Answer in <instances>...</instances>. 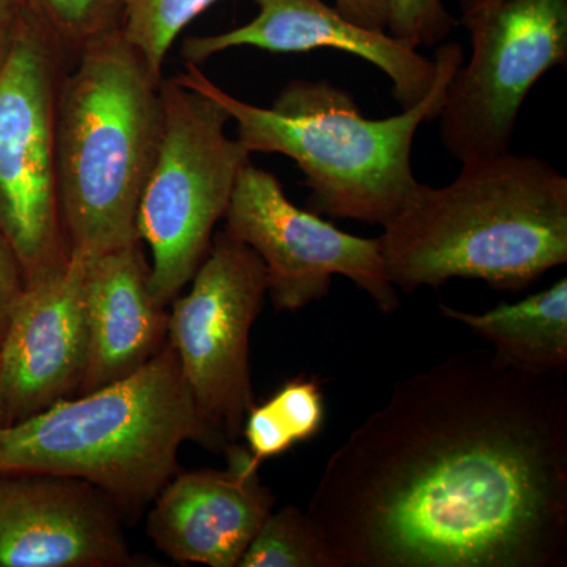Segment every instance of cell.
<instances>
[{"instance_id": "7a4b0ae2", "label": "cell", "mask_w": 567, "mask_h": 567, "mask_svg": "<svg viewBox=\"0 0 567 567\" xmlns=\"http://www.w3.org/2000/svg\"><path fill=\"white\" fill-rule=\"evenodd\" d=\"M379 244L405 293L454 278L527 289L567 262V178L546 159L511 152L462 163L445 186L421 183Z\"/></svg>"}, {"instance_id": "8fae6325", "label": "cell", "mask_w": 567, "mask_h": 567, "mask_svg": "<svg viewBox=\"0 0 567 567\" xmlns=\"http://www.w3.org/2000/svg\"><path fill=\"white\" fill-rule=\"evenodd\" d=\"M118 509L78 477L0 475V567L128 566Z\"/></svg>"}, {"instance_id": "9a60e30c", "label": "cell", "mask_w": 567, "mask_h": 567, "mask_svg": "<svg viewBox=\"0 0 567 567\" xmlns=\"http://www.w3.org/2000/svg\"><path fill=\"white\" fill-rule=\"evenodd\" d=\"M87 361L78 393L133 374L167 344L166 306L151 287L141 241L85 259Z\"/></svg>"}, {"instance_id": "603a6c76", "label": "cell", "mask_w": 567, "mask_h": 567, "mask_svg": "<svg viewBox=\"0 0 567 567\" xmlns=\"http://www.w3.org/2000/svg\"><path fill=\"white\" fill-rule=\"evenodd\" d=\"M334 7L363 28L386 31L388 0H334Z\"/></svg>"}, {"instance_id": "cb8c5ba5", "label": "cell", "mask_w": 567, "mask_h": 567, "mask_svg": "<svg viewBox=\"0 0 567 567\" xmlns=\"http://www.w3.org/2000/svg\"><path fill=\"white\" fill-rule=\"evenodd\" d=\"M22 17L24 7L21 0H0V71L9 59Z\"/></svg>"}, {"instance_id": "2e32d148", "label": "cell", "mask_w": 567, "mask_h": 567, "mask_svg": "<svg viewBox=\"0 0 567 567\" xmlns=\"http://www.w3.org/2000/svg\"><path fill=\"white\" fill-rule=\"evenodd\" d=\"M447 319L464 323L506 360L540 372L567 371V279L513 305L483 315L440 306Z\"/></svg>"}, {"instance_id": "d6986e66", "label": "cell", "mask_w": 567, "mask_h": 567, "mask_svg": "<svg viewBox=\"0 0 567 567\" xmlns=\"http://www.w3.org/2000/svg\"><path fill=\"white\" fill-rule=\"evenodd\" d=\"M218 0H122L121 31L148 69L163 78L174 41Z\"/></svg>"}, {"instance_id": "484cf974", "label": "cell", "mask_w": 567, "mask_h": 567, "mask_svg": "<svg viewBox=\"0 0 567 567\" xmlns=\"http://www.w3.org/2000/svg\"><path fill=\"white\" fill-rule=\"evenodd\" d=\"M7 423L6 402H3L2 383H0V425Z\"/></svg>"}, {"instance_id": "6da1fadb", "label": "cell", "mask_w": 567, "mask_h": 567, "mask_svg": "<svg viewBox=\"0 0 567 567\" xmlns=\"http://www.w3.org/2000/svg\"><path fill=\"white\" fill-rule=\"evenodd\" d=\"M306 513L339 567L566 566L565 374L481 349L406 377Z\"/></svg>"}, {"instance_id": "30bf717a", "label": "cell", "mask_w": 567, "mask_h": 567, "mask_svg": "<svg viewBox=\"0 0 567 567\" xmlns=\"http://www.w3.org/2000/svg\"><path fill=\"white\" fill-rule=\"evenodd\" d=\"M224 230L262 260L268 293L278 311H298L330 292L333 276L364 290L383 315L399 298L386 274L379 238H361L297 207L275 174L251 162L238 175Z\"/></svg>"}, {"instance_id": "3957f363", "label": "cell", "mask_w": 567, "mask_h": 567, "mask_svg": "<svg viewBox=\"0 0 567 567\" xmlns=\"http://www.w3.org/2000/svg\"><path fill=\"white\" fill-rule=\"evenodd\" d=\"M436 76L427 95L393 117L368 118L352 93L327 80H292L270 107L230 95L188 63L175 80L221 104L249 153H278L305 175L309 210L339 219L393 221L415 196L413 141L440 117L451 78L465 61L457 43L436 48Z\"/></svg>"}, {"instance_id": "ba28073f", "label": "cell", "mask_w": 567, "mask_h": 567, "mask_svg": "<svg viewBox=\"0 0 567 567\" xmlns=\"http://www.w3.org/2000/svg\"><path fill=\"white\" fill-rule=\"evenodd\" d=\"M472 55L440 112L443 147L461 163L509 152L518 112L547 71L567 63V0H502L462 17Z\"/></svg>"}, {"instance_id": "5b68a950", "label": "cell", "mask_w": 567, "mask_h": 567, "mask_svg": "<svg viewBox=\"0 0 567 567\" xmlns=\"http://www.w3.org/2000/svg\"><path fill=\"white\" fill-rule=\"evenodd\" d=\"M186 442L221 445L194 404L167 342L133 374L0 425V475L78 477L118 507L136 509L177 473Z\"/></svg>"}, {"instance_id": "52a82bcc", "label": "cell", "mask_w": 567, "mask_h": 567, "mask_svg": "<svg viewBox=\"0 0 567 567\" xmlns=\"http://www.w3.org/2000/svg\"><path fill=\"white\" fill-rule=\"evenodd\" d=\"M71 58L24 11L0 71V234L25 282L69 260L59 200L58 99Z\"/></svg>"}, {"instance_id": "8992f818", "label": "cell", "mask_w": 567, "mask_h": 567, "mask_svg": "<svg viewBox=\"0 0 567 567\" xmlns=\"http://www.w3.org/2000/svg\"><path fill=\"white\" fill-rule=\"evenodd\" d=\"M164 132L145 183L136 229L152 254L151 287L167 306L192 281L212 248L238 175L251 153L227 134L229 114L175 78L163 80Z\"/></svg>"}, {"instance_id": "7c38bea8", "label": "cell", "mask_w": 567, "mask_h": 567, "mask_svg": "<svg viewBox=\"0 0 567 567\" xmlns=\"http://www.w3.org/2000/svg\"><path fill=\"white\" fill-rule=\"evenodd\" d=\"M84 257L25 282L0 342L7 423H17L80 390L87 361Z\"/></svg>"}, {"instance_id": "277c9868", "label": "cell", "mask_w": 567, "mask_h": 567, "mask_svg": "<svg viewBox=\"0 0 567 567\" xmlns=\"http://www.w3.org/2000/svg\"><path fill=\"white\" fill-rule=\"evenodd\" d=\"M162 84L121 28L85 44L66 66L55 152L71 254L92 259L140 241L137 208L164 132Z\"/></svg>"}, {"instance_id": "9c48e42d", "label": "cell", "mask_w": 567, "mask_h": 567, "mask_svg": "<svg viewBox=\"0 0 567 567\" xmlns=\"http://www.w3.org/2000/svg\"><path fill=\"white\" fill-rule=\"evenodd\" d=\"M192 289L174 300L167 339L204 423L221 442L241 435L252 409L249 334L268 293L262 260L221 230Z\"/></svg>"}, {"instance_id": "4fadbf2b", "label": "cell", "mask_w": 567, "mask_h": 567, "mask_svg": "<svg viewBox=\"0 0 567 567\" xmlns=\"http://www.w3.org/2000/svg\"><path fill=\"white\" fill-rule=\"evenodd\" d=\"M227 470L177 473L156 495L147 533L175 561L237 567L275 506L248 450L229 446Z\"/></svg>"}, {"instance_id": "7402d4cb", "label": "cell", "mask_w": 567, "mask_h": 567, "mask_svg": "<svg viewBox=\"0 0 567 567\" xmlns=\"http://www.w3.org/2000/svg\"><path fill=\"white\" fill-rule=\"evenodd\" d=\"M25 276L17 254L0 234V342L9 324L11 312L22 292H24Z\"/></svg>"}, {"instance_id": "ffe728a7", "label": "cell", "mask_w": 567, "mask_h": 567, "mask_svg": "<svg viewBox=\"0 0 567 567\" xmlns=\"http://www.w3.org/2000/svg\"><path fill=\"white\" fill-rule=\"evenodd\" d=\"M25 13L58 41L71 59L104 33L121 28L122 0H21Z\"/></svg>"}, {"instance_id": "d4e9b609", "label": "cell", "mask_w": 567, "mask_h": 567, "mask_svg": "<svg viewBox=\"0 0 567 567\" xmlns=\"http://www.w3.org/2000/svg\"><path fill=\"white\" fill-rule=\"evenodd\" d=\"M498 2H502V0H461L462 17L475 13L477 10L486 9V7L494 6V3Z\"/></svg>"}, {"instance_id": "e0dca14e", "label": "cell", "mask_w": 567, "mask_h": 567, "mask_svg": "<svg viewBox=\"0 0 567 567\" xmlns=\"http://www.w3.org/2000/svg\"><path fill=\"white\" fill-rule=\"evenodd\" d=\"M324 398L316 380L293 379L262 405H252L241 434L254 464L281 456L322 431Z\"/></svg>"}, {"instance_id": "44dd1931", "label": "cell", "mask_w": 567, "mask_h": 567, "mask_svg": "<svg viewBox=\"0 0 567 567\" xmlns=\"http://www.w3.org/2000/svg\"><path fill=\"white\" fill-rule=\"evenodd\" d=\"M454 25L443 0H388L386 32L416 50L442 43Z\"/></svg>"}, {"instance_id": "5bb4252c", "label": "cell", "mask_w": 567, "mask_h": 567, "mask_svg": "<svg viewBox=\"0 0 567 567\" xmlns=\"http://www.w3.org/2000/svg\"><path fill=\"white\" fill-rule=\"evenodd\" d=\"M257 14L240 28L189 37L182 55L197 65L234 48L293 54L319 48L342 51L372 63L390 78L402 110L415 106L434 85L436 63L386 31L363 28L323 0H254Z\"/></svg>"}, {"instance_id": "ac0fdd59", "label": "cell", "mask_w": 567, "mask_h": 567, "mask_svg": "<svg viewBox=\"0 0 567 567\" xmlns=\"http://www.w3.org/2000/svg\"><path fill=\"white\" fill-rule=\"evenodd\" d=\"M238 567H339L308 513L295 506L271 511Z\"/></svg>"}]
</instances>
